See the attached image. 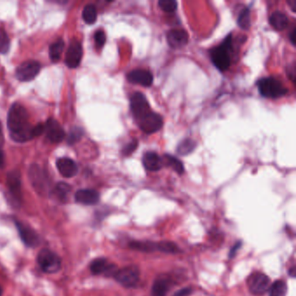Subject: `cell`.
Instances as JSON below:
<instances>
[{
	"mask_svg": "<svg viewBox=\"0 0 296 296\" xmlns=\"http://www.w3.org/2000/svg\"><path fill=\"white\" fill-rule=\"evenodd\" d=\"M196 148V141L190 139V138H187V139L182 141L178 144L177 148H176V152L180 156H187V155H190V153H192Z\"/></svg>",
	"mask_w": 296,
	"mask_h": 296,
	"instance_id": "25",
	"label": "cell"
},
{
	"mask_svg": "<svg viewBox=\"0 0 296 296\" xmlns=\"http://www.w3.org/2000/svg\"><path fill=\"white\" fill-rule=\"evenodd\" d=\"M241 246H242V243L241 242H237L234 246L232 247V249L229 251V258H233L235 256L237 251L240 249Z\"/></svg>",
	"mask_w": 296,
	"mask_h": 296,
	"instance_id": "38",
	"label": "cell"
},
{
	"mask_svg": "<svg viewBox=\"0 0 296 296\" xmlns=\"http://www.w3.org/2000/svg\"><path fill=\"white\" fill-rule=\"evenodd\" d=\"M41 69V66L37 61H26L22 63L16 70V77L18 80L22 82H29L34 79Z\"/></svg>",
	"mask_w": 296,
	"mask_h": 296,
	"instance_id": "10",
	"label": "cell"
},
{
	"mask_svg": "<svg viewBox=\"0 0 296 296\" xmlns=\"http://www.w3.org/2000/svg\"><path fill=\"white\" fill-rule=\"evenodd\" d=\"M288 18L284 13L281 12H275L270 17V24L276 31H283L288 25Z\"/></svg>",
	"mask_w": 296,
	"mask_h": 296,
	"instance_id": "22",
	"label": "cell"
},
{
	"mask_svg": "<svg viewBox=\"0 0 296 296\" xmlns=\"http://www.w3.org/2000/svg\"><path fill=\"white\" fill-rule=\"evenodd\" d=\"M142 164L149 171L156 172L163 168V161L157 153L147 152L142 157Z\"/></svg>",
	"mask_w": 296,
	"mask_h": 296,
	"instance_id": "21",
	"label": "cell"
},
{
	"mask_svg": "<svg viewBox=\"0 0 296 296\" xmlns=\"http://www.w3.org/2000/svg\"><path fill=\"white\" fill-rule=\"evenodd\" d=\"M287 293V283L278 280L270 287V296H286Z\"/></svg>",
	"mask_w": 296,
	"mask_h": 296,
	"instance_id": "27",
	"label": "cell"
},
{
	"mask_svg": "<svg viewBox=\"0 0 296 296\" xmlns=\"http://www.w3.org/2000/svg\"><path fill=\"white\" fill-rule=\"evenodd\" d=\"M7 125L13 141L24 142L33 138L29 115L22 104H12L7 116Z\"/></svg>",
	"mask_w": 296,
	"mask_h": 296,
	"instance_id": "1",
	"label": "cell"
},
{
	"mask_svg": "<svg viewBox=\"0 0 296 296\" xmlns=\"http://www.w3.org/2000/svg\"><path fill=\"white\" fill-rule=\"evenodd\" d=\"M287 4L290 6L291 9L293 10V12H295V6H296V2L295 1H288Z\"/></svg>",
	"mask_w": 296,
	"mask_h": 296,
	"instance_id": "43",
	"label": "cell"
},
{
	"mask_svg": "<svg viewBox=\"0 0 296 296\" xmlns=\"http://www.w3.org/2000/svg\"><path fill=\"white\" fill-rule=\"evenodd\" d=\"M10 48V39L6 32L0 28V53H6Z\"/></svg>",
	"mask_w": 296,
	"mask_h": 296,
	"instance_id": "33",
	"label": "cell"
},
{
	"mask_svg": "<svg viewBox=\"0 0 296 296\" xmlns=\"http://www.w3.org/2000/svg\"><path fill=\"white\" fill-rule=\"evenodd\" d=\"M44 132H45V125H43V124H39V125H36L35 127L33 128V137L41 136Z\"/></svg>",
	"mask_w": 296,
	"mask_h": 296,
	"instance_id": "37",
	"label": "cell"
},
{
	"mask_svg": "<svg viewBox=\"0 0 296 296\" xmlns=\"http://www.w3.org/2000/svg\"><path fill=\"white\" fill-rule=\"evenodd\" d=\"M295 37H296V29L293 28V31L291 32L290 34H289V39H290L291 44L295 46Z\"/></svg>",
	"mask_w": 296,
	"mask_h": 296,
	"instance_id": "40",
	"label": "cell"
},
{
	"mask_svg": "<svg viewBox=\"0 0 296 296\" xmlns=\"http://www.w3.org/2000/svg\"><path fill=\"white\" fill-rule=\"evenodd\" d=\"M131 110L134 117L137 120L142 119L143 115L151 112V106L147 98L141 92H136L131 98Z\"/></svg>",
	"mask_w": 296,
	"mask_h": 296,
	"instance_id": "9",
	"label": "cell"
},
{
	"mask_svg": "<svg viewBox=\"0 0 296 296\" xmlns=\"http://www.w3.org/2000/svg\"><path fill=\"white\" fill-rule=\"evenodd\" d=\"M127 79L129 82L139 84L143 87H150L153 83V75L151 71L147 70H134L127 75Z\"/></svg>",
	"mask_w": 296,
	"mask_h": 296,
	"instance_id": "15",
	"label": "cell"
},
{
	"mask_svg": "<svg viewBox=\"0 0 296 296\" xmlns=\"http://www.w3.org/2000/svg\"><path fill=\"white\" fill-rule=\"evenodd\" d=\"M158 6L163 12L172 13L177 10V2L175 0H159Z\"/></svg>",
	"mask_w": 296,
	"mask_h": 296,
	"instance_id": "32",
	"label": "cell"
},
{
	"mask_svg": "<svg viewBox=\"0 0 296 296\" xmlns=\"http://www.w3.org/2000/svg\"><path fill=\"white\" fill-rule=\"evenodd\" d=\"M237 24L243 30H249L251 25V19H250V10L249 8H245L240 12V14L237 18Z\"/></svg>",
	"mask_w": 296,
	"mask_h": 296,
	"instance_id": "29",
	"label": "cell"
},
{
	"mask_svg": "<svg viewBox=\"0 0 296 296\" xmlns=\"http://www.w3.org/2000/svg\"><path fill=\"white\" fill-rule=\"evenodd\" d=\"M83 56V48L80 42L73 40L69 45L66 54V64L69 68H77L80 65Z\"/></svg>",
	"mask_w": 296,
	"mask_h": 296,
	"instance_id": "12",
	"label": "cell"
},
{
	"mask_svg": "<svg viewBox=\"0 0 296 296\" xmlns=\"http://www.w3.org/2000/svg\"><path fill=\"white\" fill-rule=\"evenodd\" d=\"M83 131L81 130L80 128L76 127L71 129L68 136L69 144H74L75 142H77L78 140L80 139L82 136H83Z\"/></svg>",
	"mask_w": 296,
	"mask_h": 296,
	"instance_id": "34",
	"label": "cell"
},
{
	"mask_svg": "<svg viewBox=\"0 0 296 296\" xmlns=\"http://www.w3.org/2000/svg\"><path fill=\"white\" fill-rule=\"evenodd\" d=\"M100 199L99 193L94 190H78L75 195V200L83 205H95Z\"/></svg>",
	"mask_w": 296,
	"mask_h": 296,
	"instance_id": "19",
	"label": "cell"
},
{
	"mask_svg": "<svg viewBox=\"0 0 296 296\" xmlns=\"http://www.w3.org/2000/svg\"><path fill=\"white\" fill-rule=\"evenodd\" d=\"M258 91L263 98H281L287 93V89L281 82L275 77H269L261 78L257 82Z\"/></svg>",
	"mask_w": 296,
	"mask_h": 296,
	"instance_id": "3",
	"label": "cell"
},
{
	"mask_svg": "<svg viewBox=\"0 0 296 296\" xmlns=\"http://www.w3.org/2000/svg\"><path fill=\"white\" fill-rule=\"evenodd\" d=\"M137 147H138V141L134 139L125 146V148L123 149L122 152L125 156H130L133 153L134 151H136Z\"/></svg>",
	"mask_w": 296,
	"mask_h": 296,
	"instance_id": "35",
	"label": "cell"
},
{
	"mask_svg": "<svg viewBox=\"0 0 296 296\" xmlns=\"http://www.w3.org/2000/svg\"><path fill=\"white\" fill-rule=\"evenodd\" d=\"M65 49V42L63 39H57L50 46V57L52 62H57L61 57Z\"/></svg>",
	"mask_w": 296,
	"mask_h": 296,
	"instance_id": "24",
	"label": "cell"
},
{
	"mask_svg": "<svg viewBox=\"0 0 296 296\" xmlns=\"http://www.w3.org/2000/svg\"><path fill=\"white\" fill-rule=\"evenodd\" d=\"M56 168L64 177L71 178L77 175V165L74 161L68 157H62L56 162Z\"/></svg>",
	"mask_w": 296,
	"mask_h": 296,
	"instance_id": "18",
	"label": "cell"
},
{
	"mask_svg": "<svg viewBox=\"0 0 296 296\" xmlns=\"http://www.w3.org/2000/svg\"><path fill=\"white\" fill-rule=\"evenodd\" d=\"M45 132L48 139L53 143L62 142L66 136L65 131L60 123L52 119H48L47 122L45 123Z\"/></svg>",
	"mask_w": 296,
	"mask_h": 296,
	"instance_id": "13",
	"label": "cell"
},
{
	"mask_svg": "<svg viewBox=\"0 0 296 296\" xmlns=\"http://www.w3.org/2000/svg\"><path fill=\"white\" fill-rule=\"evenodd\" d=\"M172 286L171 279L169 276H161L155 281L151 294L152 296H166Z\"/></svg>",
	"mask_w": 296,
	"mask_h": 296,
	"instance_id": "20",
	"label": "cell"
},
{
	"mask_svg": "<svg viewBox=\"0 0 296 296\" xmlns=\"http://www.w3.org/2000/svg\"><path fill=\"white\" fill-rule=\"evenodd\" d=\"M3 294V290H2V287H0V296H2Z\"/></svg>",
	"mask_w": 296,
	"mask_h": 296,
	"instance_id": "45",
	"label": "cell"
},
{
	"mask_svg": "<svg viewBox=\"0 0 296 296\" xmlns=\"http://www.w3.org/2000/svg\"><path fill=\"white\" fill-rule=\"evenodd\" d=\"M16 226L18 228V234L24 244L31 248H35L39 244V237L35 231L28 225L20 222H15Z\"/></svg>",
	"mask_w": 296,
	"mask_h": 296,
	"instance_id": "14",
	"label": "cell"
},
{
	"mask_svg": "<svg viewBox=\"0 0 296 296\" xmlns=\"http://www.w3.org/2000/svg\"><path fill=\"white\" fill-rule=\"evenodd\" d=\"M7 187L9 190L10 197L15 204L19 205L22 198L21 192V178L19 172L17 170L10 172L7 175Z\"/></svg>",
	"mask_w": 296,
	"mask_h": 296,
	"instance_id": "11",
	"label": "cell"
},
{
	"mask_svg": "<svg viewBox=\"0 0 296 296\" xmlns=\"http://www.w3.org/2000/svg\"><path fill=\"white\" fill-rule=\"evenodd\" d=\"M157 250L168 253V254H176L179 252V248L175 243L168 241H163L160 243H157Z\"/></svg>",
	"mask_w": 296,
	"mask_h": 296,
	"instance_id": "31",
	"label": "cell"
},
{
	"mask_svg": "<svg viewBox=\"0 0 296 296\" xmlns=\"http://www.w3.org/2000/svg\"><path fill=\"white\" fill-rule=\"evenodd\" d=\"M167 42L169 47L179 49L184 47L189 42V34L186 31L174 29L167 33Z\"/></svg>",
	"mask_w": 296,
	"mask_h": 296,
	"instance_id": "17",
	"label": "cell"
},
{
	"mask_svg": "<svg viewBox=\"0 0 296 296\" xmlns=\"http://www.w3.org/2000/svg\"><path fill=\"white\" fill-rule=\"evenodd\" d=\"M247 285L253 294L261 295L270 289V279L263 273H253L247 279Z\"/></svg>",
	"mask_w": 296,
	"mask_h": 296,
	"instance_id": "6",
	"label": "cell"
},
{
	"mask_svg": "<svg viewBox=\"0 0 296 296\" xmlns=\"http://www.w3.org/2000/svg\"><path fill=\"white\" fill-rule=\"evenodd\" d=\"M232 50V36L228 35L221 45L212 49L211 51V61L220 71H228L230 67Z\"/></svg>",
	"mask_w": 296,
	"mask_h": 296,
	"instance_id": "2",
	"label": "cell"
},
{
	"mask_svg": "<svg viewBox=\"0 0 296 296\" xmlns=\"http://www.w3.org/2000/svg\"><path fill=\"white\" fill-rule=\"evenodd\" d=\"M113 277L124 287H134L139 281V270L136 266L125 267L122 270H117Z\"/></svg>",
	"mask_w": 296,
	"mask_h": 296,
	"instance_id": "5",
	"label": "cell"
},
{
	"mask_svg": "<svg viewBox=\"0 0 296 296\" xmlns=\"http://www.w3.org/2000/svg\"><path fill=\"white\" fill-rule=\"evenodd\" d=\"M91 271L94 275H101L104 274L106 276H114L115 272L117 271L116 266L114 264L108 262L105 258H98L92 261L91 264Z\"/></svg>",
	"mask_w": 296,
	"mask_h": 296,
	"instance_id": "16",
	"label": "cell"
},
{
	"mask_svg": "<svg viewBox=\"0 0 296 296\" xmlns=\"http://www.w3.org/2000/svg\"><path fill=\"white\" fill-rule=\"evenodd\" d=\"M137 123L141 131L148 135L154 134L160 131L163 125V117L159 114L153 111H151L145 115H143L142 119L137 120Z\"/></svg>",
	"mask_w": 296,
	"mask_h": 296,
	"instance_id": "7",
	"label": "cell"
},
{
	"mask_svg": "<svg viewBox=\"0 0 296 296\" xmlns=\"http://www.w3.org/2000/svg\"><path fill=\"white\" fill-rule=\"evenodd\" d=\"M191 293H192V289L190 287H186V288H183L181 290L177 291L173 296H190Z\"/></svg>",
	"mask_w": 296,
	"mask_h": 296,
	"instance_id": "39",
	"label": "cell"
},
{
	"mask_svg": "<svg viewBox=\"0 0 296 296\" xmlns=\"http://www.w3.org/2000/svg\"><path fill=\"white\" fill-rule=\"evenodd\" d=\"M37 260L42 270L47 274H54L61 269L60 258L50 249H45L39 252Z\"/></svg>",
	"mask_w": 296,
	"mask_h": 296,
	"instance_id": "4",
	"label": "cell"
},
{
	"mask_svg": "<svg viewBox=\"0 0 296 296\" xmlns=\"http://www.w3.org/2000/svg\"><path fill=\"white\" fill-rule=\"evenodd\" d=\"M29 176L36 191L41 196H45L49 190V182L41 168H39L38 165L32 166L29 171Z\"/></svg>",
	"mask_w": 296,
	"mask_h": 296,
	"instance_id": "8",
	"label": "cell"
},
{
	"mask_svg": "<svg viewBox=\"0 0 296 296\" xmlns=\"http://www.w3.org/2000/svg\"><path fill=\"white\" fill-rule=\"evenodd\" d=\"M4 164V154L3 152L0 150V167H2Z\"/></svg>",
	"mask_w": 296,
	"mask_h": 296,
	"instance_id": "44",
	"label": "cell"
},
{
	"mask_svg": "<svg viewBox=\"0 0 296 296\" xmlns=\"http://www.w3.org/2000/svg\"><path fill=\"white\" fill-rule=\"evenodd\" d=\"M95 42L98 47L101 48L104 46L106 42V36L104 31L99 30L95 33Z\"/></svg>",
	"mask_w": 296,
	"mask_h": 296,
	"instance_id": "36",
	"label": "cell"
},
{
	"mask_svg": "<svg viewBox=\"0 0 296 296\" xmlns=\"http://www.w3.org/2000/svg\"><path fill=\"white\" fill-rule=\"evenodd\" d=\"M70 192H71V187L65 183H60L57 184L53 191L55 196L61 201H66Z\"/></svg>",
	"mask_w": 296,
	"mask_h": 296,
	"instance_id": "30",
	"label": "cell"
},
{
	"mask_svg": "<svg viewBox=\"0 0 296 296\" xmlns=\"http://www.w3.org/2000/svg\"><path fill=\"white\" fill-rule=\"evenodd\" d=\"M131 249L137 251L144 252V253H151V252L157 251V243L146 241V242H131L129 244Z\"/></svg>",
	"mask_w": 296,
	"mask_h": 296,
	"instance_id": "23",
	"label": "cell"
},
{
	"mask_svg": "<svg viewBox=\"0 0 296 296\" xmlns=\"http://www.w3.org/2000/svg\"><path fill=\"white\" fill-rule=\"evenodd\" d=\"M288 275L291 276V277H293L294 278L296 276V268L295 267H292L290 270H288Z\"/></svg>",
	"mask_w": 296,
	"mask_h": 296,
	"instance_id": "42",
	"label": "cell"
},
{
	"mask_svg": "<svg viewBox=\"0 0 296 296\" xmlns=\"http://www.w3.org/2000/svg\"><path fill=\"white\" fill-rule=\"evenodd\" d=\"M163 157H164V162L167 165L171 167L172 169H174L179 175L184 174V167L181 161L178 160L176 157L171 156V155L165 154Z\"/></svg>",
	"mask_w": 296,
	"mask_h": 296,
	"instance_id": "26",
	"label": "cell"
},
{
	"mask_svg": "<svg viewBox=\"0 0 296 296\" xmlns=\"http://www.w3.org/2000/svg\"><path fill=\"white\" fill-rule=\"evenodd\" d=\"M98 18V12L93 5H88L83 11V19L86 24H92L95 23Z\"/></svg>",
	"mask_w": 296,
	"mask_h": 296,
	"instance_id": "28",
	"label": "cell"
},
{
	"mask_svg": "<svg viewBox=\"0 0 296 296\" xmlns=\"http://www.w3.org/2000/svg\"><path fill=\"white\" fill-rule=\"evenodd\" d=\"M4 142H5V138H4L3 129H2V125L0 123V150L3 147Z\"/></svg>",
	"mask_w": 296,
	"mask_h": 296,
	"instance_id": "41",
	"label": "cell"
}]
</instances>
